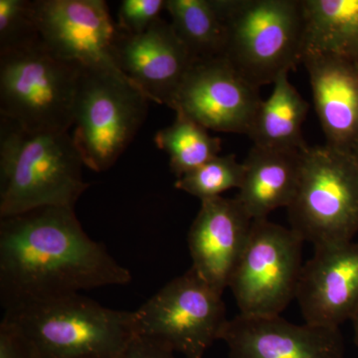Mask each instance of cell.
<instances>
[{"label":"cell","mask_w":358,"mask_h":358,"mask_svg":"<svg viewBox=\"0 0 358 358\" xmlns=\"http://www.w3.org/2000/svg\"><path fill=\"white\" fill-rule=\"evenodd\" d=\"M131 280L128 268L85 232L75 208L42 207L0 220L3 308Z\"/></svg>","instance_id":"6da1fadb"},{"label":"cell","mask_w":358,"mask_h":358,"mask_svg":"<svg viewBox=\"0 0 358 358\" xmlns=\"http://www.w3.org/2000/svg\"><path fill=\"white\" fill-rule=\"evenodd\" d=\"M69 133H30L0 115V218L42 207L75 208L89 187Z\"/></svg>","instance_id":"7a4b0ae2"},{"label":"cell","mask_w":358,"mask_h":358,"mask_svg":"<svg viewBox=\"0 0 358 358\" xmlns=\"http://www.w3.org/2000/svg\"><path fill=\"white\" fill-rule=\"evenodd\" d=\"M32 358H119L136 334L134 313L106 308L80 294L4 308Z\"/></svg>","instance_id":"3957f363"},{"label":"cell","mask_w":358,"mask_h":358,"mask_svg":"<svg viewBox=\"0 0 358 358\" xmlns=\"http://www.w3.org/2000/svg\"><path fill=\"white\" fill-rule=\"evenodd\" d=\"M225 27L223 57L254 86L274 84L303 56L301 0H215Z\"/></svg>","instance_id":"277c9868"},{"label":"cell","mask_w":358,"mask_h":358,"mask_svg":"<svg viewBox=\"0 0 358 358\" xmlns=\"http://www.w3.org/2000/svg\"><path fill=\"white\" fill-rule=\"evenodd\" d=\"M82 70L40 37L0 52V115L30 133H69Z\"/></svg>","instance_id":"5b68a950"},{"label":"cell","mask_w":358,"mask_h":358,"mask_svg":"<svg viewBox=\"0 0 358 358\" xmlns=\"http://www.w3.org/2000/svg\"><path fill=\"white\" fill-rule=\"evenodd\" d=\"M291 228L315 249L352 242L358 233V159L352 150L306 148L288 207Z\"/></svg>","instance_id":"8992f818"},{"label":"cell","mask_w":358,"mask_h":358,"mask_svg":"<svg viewBox=\"0 0 358 358\" xmlns=\"http://www.w3.org/2000/svg\"><path fill=\"white\" fill-rule=\"evenodd\" d=\"M148 103L124 75L83 68L71 136L84 166L96 173L114 166L143 126Z\"/></svg>","instance_id":"52a82bcc"},{"label":"cell","mask_w":358,"mask_h":358,"mask_svg":"<svg viewBox=\"0 0 358 358\" xmlns=\"http://www.w3.org/2000/svg\"><path fill=\"white\" fill-rule=\"evenodd\" d=\"M134 313L136 334L159 341L186 358H203L229 322L222 294L192 268Z\"/></svg>","instance_id":"ba28073f"},{"label":"cell","mask_w":358,"mask_h":358,"mask_svg":"<svg viewBox=\"0 0 358 358\" xmlns=\"http://www.w3.org/2000/svg\"><path fill=\"white\" fill-rule=\"evenodd\" d=\"M303 243L292 228L268 218L253 220L229 284L241 315L275 317L296 300Z\"/></svg>","instance_id":"9c48e42d"},{"label":"cell","mask_w":358,"mask_h":358,"mask_svg":"<svg viewBox=\"0 0 358 358\" xmlns=\"http://www.w3.org/2000/svg\"><path fill=\"white\" fill-rule=\"evenodd\" d=\"M32 9L40 39L56 57L84 69L126 76L115 59L120 30L107 2L35 0Z\"/></svg>","instance_id":"30bf717a"},{"label":"cell","mask_w":358,"mask_h":358,"mask_svg":"<svg viewBox=\"0 0 358 358\" xmlns=\"http://www.w3.org/2000/svg\"><path fill=\"white\" fill-rule=\"evenodd\" d=\"M262 101L260 88L219 56L192 63L171 109L208 131L248 134Z\"/></svg>","instance_id":"8fae6325"},{"label":"cell","mask_w":358,"mask_h":358,"mask_svg":"<svg viewBox=\"0 0 358 358\" xmlns=\"http://www.w3.org/2000/svg\"><path fill=\"white\" fill-rule=\"evenodd\" d=\"M221 341L229 358H345L336 327L296 324L275 317L240 315L229 320Z\"/></svg>","instance_id":"7c38bea8"},{"label":"cell","mask_w":358,"mask_h":358,"mask_svg":"<svg viewBox=\"0 0 358 358\" xmlns=\"http://www.w3.org/2000/svg\"><path fill=\"white\" fill-rule=\"evenodd\" d=\"M115 59L122 72L150 102L169 108L194 62L171 23L162 18L141 34L120 30Z\"/></svg>","instance_id":"4fadbf2b"},{"label":"cell","mask_w":358,"mask_h":358,"mask_svg":"<svg viewBox=\"0 0 358 358\" xmlns=\"http://www.w3.org/2000/svg\"><path fill=\"white\" fill-rule=\"evenodd\" d=\"M296 300L306 324L336 327L358 310V243L315 249L301 268Z\"/></svg>","instance_id":"5bb4252c"},{"label":"cell","mask_w":358,"mask_h":358,"mask_svg":"<svg viewBox=\"0 0 358 358\" xmlns=\"http://www.w3.org/2000/svg\"><path fill=\"white\" fill-rule=\"evenodd\" d=\"M253 219L236 199L203 200L187 235L192 268L222 294L229 287Z\"/></svg>","instance_id":"9a60e30c"},{"label":"cell","mask_w":358,"mask_h":358,"mask_svg":"<svg viewBox=\"0 0 358 358\" xmlns=\"http://www.w3.org/2000/svg\"><path fill=\"white\" fill-rule=\"evenodd\" d=\"M315 110L326 136V145L352 150L358 141V67L334 57L305 53Z\"/></svg>","instance_id":"2e32d148"},{"label":"cell","mask_w":358,"mask_h":358,"mask_svg":"<svg viewBox=\"0 0 358 358\" xmlns=\"http://www.w3.org/2000/svg\"><path fill=\"white\" fill-rule=\"evenodd\" d=\"M305 150L251 148L243 162V181L235 199L253 220L268 218L281 207L288 208L298 188Z\"/></svg>","instance_id":"e0dca14e"},{"label":"cell","mask_w":358,"mask_h":358,"mask_svg":"<svg viewBox=\"0 0 358 358\" xmlns=\"http://www.w3.org/2000/svg\"><path fill=\"white\" fill-rule=\"evenodd\" d=\"M303 54L334 56L358 67V0H301Z\"/></svg>","instance_id":"ac0fdd59"},{"label":"cell","mask_w":358,"mask_h":358,"mask_svg":"<svg viewBox=\"0 0 358 358\" xmlns=\"http://www.w3.org/2000/svg\"><path fill=\"white\" fill-rule=\"evenodd\" d=\"M267 100L262 101L248 134L257 147L275 150H305L301 134L310 105L282 73L274 82Z\"/></svg>","instance_id":"d6986e66"},{"label":"cell","mask_w":358,"mask_h":358,"mask_svg":"<svg viewBox=\"0 0 358 358\" xmlns=\"http://www.w3.org/2000/svg\"><path fill=\"white\" fill-rule=\"evenodd\" d=\"M166 10L193 61L223 55L225 27L215 0H166Z\"/></svg>","instance_id":"ffe728a7"},{"label":"cell","mask_w":358,"mask_h":358,"mask_svg":"<svg viewBox=\"0 0 358 358\" xmlns=\"http://www.w3.org/2000/svg\"><path fill=\"white\" fill-rule=\"evenodd\" d=\"M155 143L169 155L171 173L178 179L221 152L220 138L212 136L208 129L181 112H176L171 126L157 131Z\"/></svg>","instance_id":"44dd1931"},{"label":"cell","mask_w":358,"mask_h":358,"mask_svg":"<svg viewBox=\"0 0 358 358\" xmlns=\"http://www.w3.org/2000/svg\"><path fill=\"white\" fill-rule=\"evenodd\" d=\"M244 173L243 162H238L234 155H219L176 179V188L203 201L221 196L233 188L239 189Z\"/></svg>","instance_id":"7402d4cb"},{"label":"cell","mask_w":358,"mask_h":358,"mask_svg":"<svg viewBox=\"0 0 358 358\" xmlns=\"http://www.w3.org/2000/svg\"><path fill=\"white\" fill-rule=\"evenodd\" d=\"M39 38L32 1L0 0V52L11 50Z\"/></svg>","instance_id":"603a6c76"},{"label":"cell","mask_w":358,"mask_h":358,"mask_svg":"<svg viewBox=\"0 0 358 358\" xmlns=\"http://www.w3.org/2000/svg\"><path fill=\"white\" fill-rule=\"evenodd\" d=\"M166 0H122L117 13V28L127 34L147 31L166 9Z\"/></svg>","instance_id":"cb8c5ba5"},{"label":"cell","mask_w":358,"mask_h":358,"mask_svg":"<svg viewBox=\"0 0 358 358\" xmlns=\"http://www.w3.org/2000/svg\"><path fill=\"white\" fill-rule=\"evenodd\" d=\"M119 358H176L173 350L147 336L134 334Z\"/></svg>","instance_id":"d4e9b609"},{"label":"cell","mask_w":358,"mask_h":358,"mask_svg":"<svg viewBox=\"0 0 358 358\" xmlns=\"http://www.w3.org/2000/svg\"><path fill=\"white\" fill-rule=\"evenodd\" d=\"M0 358H32L15 329L3 320L0 324Z\"/></svg>","instance_id":"484cf974"},{"label":"cell","mask_w":358,"mask_h":358,"mask_svg":"<svg viewBox=\"0 0 358 358\" xmlns=\"http://www.w3.org/2000/svg\"><path fill=\"white\" fill-rule=\"evenodd\" d=\"M352 320L353 322V333H355V343L358 346V310Z\"/></svg>","instance_id":"4316f807"},{"label":"cell","mask_w":358,"mask_h":358,"mask_svg":"<svg viewBox=\"0 0 358 358\" xmlns=\"http://www.w3.org/2000/svg\"><path fill=\"white\" fill-rule=\"evenodd\" d=\"M353 152H355V157H357L358 159V141L357 145H355V148H353Z\"/></svg>","instance_id":"83f0119b"}]
</instances>
